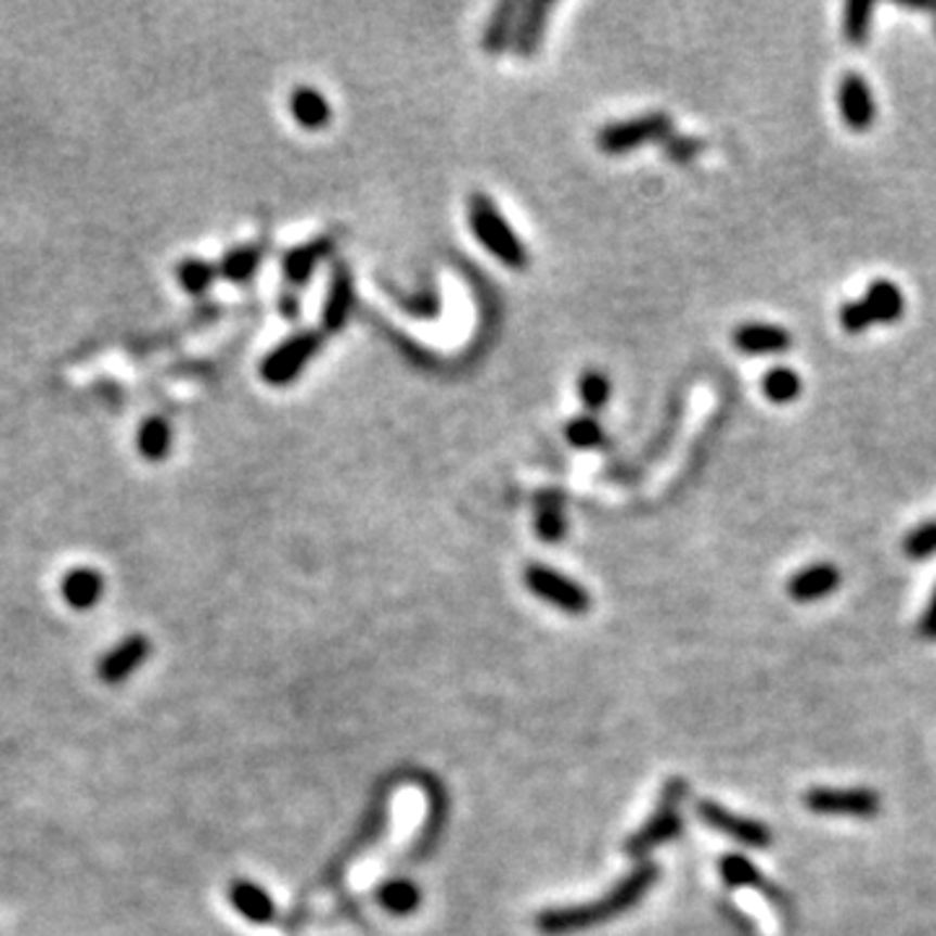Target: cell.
<instances>
[{"label":"cell","mask_w":936,"mask_h":936,"mask_svg":"<svg viewBox=\"0 0 936 936\" xmlns=\"http://www.w3.org/2000/svg\"><path fill=\"white\" fill-rule=\"evenodd\" d=\"M526 586L534 595H539V599L549 601V604L567 614H586L591 608V595H588L586 588L552 567L528 565Z\"/></svg>","instance_id":"7"},{"label":"cell","mask_w":936,"mask_h":936,"mask_svg":"<svg viewBox=\"0 0 936 936\" xmlns=\"http://www.w3.org/2000/svg\"><path fill=\"white\" fill-rule=\"evenodd\" d=\"M804 807L817 817H846V820H874L882 798L872 788H809Z\"/></svg>","instance_id":"5"},{"label":"cell","mask_w":936,"mask_h":936,"mask_svg":"<svg viewBox=\"0 0 936 936\" xmlns=\"http://www.w3.org/2000/svg\"><path fill=\"white\" fill-rule=\"evenodd\" d=\"M175 277H178V284L188 294H195V297H201V294H206L208 290H211L214 281L219 279V264H208V260H203V258H185L178 264V271H175Z\"/></svg>","instance_id":"26"},{"label":"cell","mask_w":936,"mask_h":936,"mask_svg":"<svg viewBox=\"0 0 936 936\" xmlns=\"http://www.w3.org/2000/svg\"><path fill=\"white\" fill-rule=\"evenodd\" d=\"M837 323H841V329L850 333V336H861V333H867L874 325L872 316H869L867 305H863V299H848V303L841 305V312H837Z\"/></svg>","instance_id":"32"},{"label":"cell","mask_w":936,"mask_h":936,"mask_svg":"<svg viewBox=\"0 0 936 936\" xmlns=\"http://www.w3.org/2000/svg\"><path fill=\"white\" fill-rule=\"evenodd\" d=\"M260 260H264L260 247L255 245L234 247V251H229L225 258L219 260V277L232 281V284H245V281H251L255 277Z\"/></svg>","instance_id":"24"},{"label":"cell","mask_w":936,"mask_h":936,"mask_svg":"<svg viewBox=\"0 0 936 936\" xmlns=\"http://www.w3.org/2000/svg\"><path fill=\"white\" fill-rule=\"evenodd\" d=\"M902 554L908 560L924 562L936 554V521H924L911 528L902 539Z\"/></svg>","instance_id":"30"},{"label":"cell","mask_w":936,"mask_h":936,"mask_svg":"<svg viewBox=\"0 0 936 936\" xmlns=\"http://www.w3.org/2000/svg\"><path fill=\"white\" fill-rule=\"evenodd\" d=\"M731 342L742 355L749 357H778L794 346V336L775 323H762V320H752V323L736 325L731 333Z\"/></svg>","instance_id":"11"},{"label":"cell","mask_w":936,"mask_h":936,"mask_svg":"<svg viewBox=\"0 0 936 936\" xmlns=\"http://www.w3.org/2000/svg\"><path fill=\"white\" fill-rule=\"evenodd\" d=\"M837 110L850 133H867L876 120V100L869 81L856 70H848L837 84Z\"/></svg>","instance_id":"9"},{"label":"cell","mask_w":936,"mask_h":936,"mask_svg":"<svg viewBox=\"0 0 936 936\" xmlns=\"http://www.w3.org/2000/svg\"><path fill=\"white\" fill-rule=\"evenodd\" d=\"M697 817L708 824V828L716 830V833L731 837V841L742 843V846L747 848L759 850L772 846V830L768 824L752 820V817L734 815L731 809H726L716 802H708V798L697 802Z\"/></svg>","instance_id":"8"},{"label":"cell","mask_w":936,"mask_h":936,"mask_svg":"<svg viewBox=\"0 0 936 936\" xmlns=\"http://www.w3.org/2000/svg\"><path fill=\"white\" fill-rule=\"evenodd\" d=\"M149 656H152V640L141 632L128 634L115 647H110L107 653H102L100 661H97V677L104 684H123L141 669V664Z\"/></svg>","instance_id":"10"},{"label":"cell","mask_w":936,"mask_h":936,"mask_svg":"<svg viewBox=\"0 0 936 936\" xmlns=\"http://www.w3.org/2000/svg\"><path fill=\"white\" fill-rule=\"evenodd\" d=\"M863 305H867L869 316H872L874 325H895L906 318L908 303L906 294H902L900 284L889 279H874L872 284L863 292Z\"/></svg>","instance_id":"14"},{"label":"cell","mask_w":936,"mask_h":936,"mask_svg":"<svg viewBox=\"0 0 936 936\" xmlns=\"http://www.w3.org/2000/svg\"><path fill=\"white\" fill-rule=\"evenodd\" d=\"M536 534L547 544H557L565 539L567 534V518H565V497L554 489H547L536 497Z\"/></svg>","instance_id":"18"},{"label":"cell","mask_w":936,"mask_h":936,"mask_svg":"<svg viewBox=\"0 0 936 936\" xmlns=\"http://www.w3.org/2000/svg\"><path fill=\"white\" fill-rule=\"evenodd\" d=\"M351 307H355V281H351L349 266L344 260H336L331 273L329 297H325L323 305V329L329 333L342 331L351 316Z\"/></svg>","instance_id":"13"},{"label":"cell","mask_w":936,"mask_h":936,"mask_svg":"<svg viewBox=\"0 0 936 936\" xmlns=\"http://www.w3.org/2000/svg\"><path fill=\"white\" fill-rule=\"evenodd\" d=\"M469 225L474 238L487 247L489 255H495L502 266L513 268V271H526L528 268V251L510 221L502 216L495 201L484 193H474L469 198Z\"/></svg>","instance_id":"2"},{"label":"cell","mask_w":936,"mask_h":936,"mask_svg":"<svg viewBox=\"0 0 936 936\" xmlns=\"http://www.w3.org/2000/svg\"><path fill=\"white\" fill-rule=\"evenodd\" d=\"M331 247L333 242L329 238H320L316 242H307V245L294 247V251L286 253L284 260H281L284 279L290 281L292 286H305L307 281L312 279V273H316L320 260L331 253Z\"/></svg>","instance_id":"17"},{"label":"cell","mask_w":936,"mask_h":936,"mask_svg":"<svg viewBox=\"0 0 936 936\" xmlns=\"http://www.w3.org/2000/svg\"><path fill=\"white\" fill-rule=\"evenodd\" d=\"M136 448L149 463L165 461L172 453V424H169V419L159 414L143 419L139 435H136Z\"/></svg>","instance_id":"20"},{"label":"cell","mask_w":936,"mask_h":936,"mask_svg":"<svg viewBox=\"0 0 936 936\" xmlns=\"http://www.w3.org/2000/svg\"><path fill=\"white\" fill-rule=\"evenodd\" d=\"M565 437L573 448L578 450H593L601 448L606 443V429L599 419L593 416H575L573 422H567Z\"/></svg>","instance_id":"29"},{"label":"cell","mask_w":936,"mask_h":936,"mask_svg":"<svg viewBox=\"0 0 936 936\" xmlns=\"http://www.w3.org/2000/svg\"><path fill=\"white\" fill-rule=\"evenodd\" d=\"M687 796V783L684 781H669L664 785V796L656 815L647 820L643 828L627 841V854L630 856H645L653 848L664 846V843L674 841L682 833V815H679V802Z\"/></svg>","instance_id":"4"},{"label":"cell","mask_w":936,"mask_h":936,"mask_svg":"<svg viewBox=\"0 0 936 936\" xmlns=\"http://www.w3.org/2000/svg\"><path fill=\"white\" fill-rule=\"evenodd\" d=\"M658 880V867L656 863H643L634 872L621 880L612 893L604 895L601 900L588 902V906H575V908H557V911H547L539 915V928L547 934H569L578 932V928H591L601 921L614 919V915L630 911L632 906H638L645 898V893L656 885Z\"/></svg>","instance_id":"1"},{"label":"cell","mask_w":936,"mask_h":936,"mask_svg":"<svg viewBox=\"0 0 936 936\" xmlns=\"http://www.w3.org/2000/svg\"><path fill=\"white\" fill-rule=\"evenodd\" d=\"M718 872H721L723 885L734 887V889H768L762 880V872L757 869L755 861H749L747 856L742 854H729L723 856L721 863H718Z\"/></svg>","instance_id":"25"},{"label":"cell","mask_w":936,"mask_h":936,"mask_svg":"<svg viewBox=\"0 0 936 936\" xmlns=\"http://www.w3.org/2000/svg\"><path fill=\"white\" fill-rule=\"evenodd\" d=\"M841 569L830 565V562H817V565H807L791 575L785 593H788L796 604H815V601L833 595L837 588H841Z\"/></svg>","instance_id":"12"},{"label":"cell","mask_w":936,"mask_h":936,"mask_svg":"<svg viewBox=\"0 0 936 936\" xmlns=\"http://www.w3.org/2000/svg\"><path fill=\"white\" fill-rule=\"evenodd\" d=\"M290 110L294 120L299 123L305 130H323L331 123V104L312 87H299L292 91L290 97Z\"/></svg>","instance_id":"19"},{"label":"cell","mask_w":936,"mask_h":936,"mask_svg":"<svg viewBox=\"0 0 936 936\" xmlns=\"http://www.w3.org/2000/svg\"><path fill=\"white\" fill-rule=\"evenodd\" d=\"M229 900L238 908V913L245 915L253 924H268V921L273 919V913H277L273 900L268 898L266 889L255 885V882H234V885L229 887Z\"/></svg>","instance_id":"21"},{"label":"cell","mask_w":936,"mask_h":936,"mask_svg":"<svg viewBox=\"0 0 936 936\" xmlns=\"http://www.w3.org/2000/svg\"><path fill=\"white\" fill-rule=\"evenodd\" d=\"M552 5L549 3H523L518 11V22H515V37H513V50L521 57H531L536 50L541 48V39L547 31V18Z\"/></svg>","instance_id":"16"},{"label":"cell","mask_w":936,"mask_h":936,"mask_svg":"<svg viewBox=\"0 0 936 936\" xmlns=\"http://www.w3.org/2000/svg\"><path fill=\"white\" fill-rule=\"evenodd\" d=\"M919 632H921V638H926V640H936V588H934L932 599H928V604H926V608H924V614H921Z\"/></svg>","instance_id":"34"},{"label":"cell","mask_w":936,"mask_h":936,"mask_svg":"<svg viewBox=\"0 0 936 936\" xmlns=\"http://www.w3.org/2000/svg\"><path fill=\"white\" fill-rule=\"evenodd\" d=\"M674 130V117L669 113H645L630 120L612 123V126L601 128L595 136V143L604 154H630L634 149L645 146V143L669 141Z\"/></svg>","instance_id":"3"},{"label":"cell","mask_w":936,"mask_h":936,"mask_svg":"<svg viewBox=\"0 0 936 936\" xmlns=\"http://www.w3.org/2000/svg\"><path fill=\"white\" fill-rule=\"evenodd\" d=\"M380 902H383L385 911H390L396 915H406L419 906V887H414L411 882H406V880H396V882H390V885H385L383 889H380Z\"/></svg>","instance_id":"31"},{"label":"cell","mask_w":936,"mask_h":936,"mask_svg":"<svg viewBox=\"0 0 936 936\" xmlns=\"http://www.w3.org/2000/svg\"><path fill=\"white\" fill-rule=\"evenodd\" d=\"M804 393V380L794 368L788 364H775L762 375V396L770 403L785 406L798 401V396Z\"/></svg>","instance_id":"23"},{"label":"cell","mask_w":936,"mask_h":936,"mask_svg":"<svg viewBox=\"0 0 936 936\" xmlns=\"http://www.w3.org/2000/svg\"><path fill=\"white\" fill-rule=\"evenodd\" d=\"M320 344H323V336L318 331L294 333L260 362V377L268 385H277V388L294 383L299 372L307 368V362L318 355Z\"/></svg>","instance_id":"6"},{"label":"cell","mask_w":936,"mask_h":936,"mask_svg":"<svg viewBox=\"0 0 936 936\" xmlns=\"http://www.w3.org/2000/svg\"><path fill=\"white\" fill-rule=\"evenodd\" d=\"M578 398L591 414L606 409L608 398H612V383L601 370H586L578 377Z\"/></svg>","instance_id":"28"},{"label":"cell","mask_w":936,"mask_h":936,"mask_svg":"<svg viewBox=\"0 0 936 936\" xmlns=\"http://www.w3.org/2000/svg\"><path fill=\"white\" fill-rule=\"evenodd\" d=\"M518 11H521L518 3H502L495 9L492 18H489V24H487V29H484V39H482V48L487 50L489 55H500V52L513 48Z\"/></svg>","instance_id":"22"},{"label":"cell","mask_w":936,"mask_h":936,"mask_svg":"<svg viewBox=\"0 0 936 936\" xmlns=\"http://www.w3.org/2000/svg\"><path fill=\"white\" fill-rule=\"evenodd\" d=\"M700 149H703V143L695 141V139H669L666 141V152H669L671 159H677V162L692 159V156H695Z\"/></svg>","instance_id":"33"},{"label":"cell","mask_w":936,"mask_h":936,"mask_svg":"<svg viewBox=\"0 0 936 936\" xmlns=\"http://www.w3.org/2000/svg\"><path fill=\"white\" fill-rule=\"evenodd\" d=\"M61 593L65 604L76 612H89L104 595V578L94 567H74L63 575Z\"/></svg>","instance_id":"15"},{"label":"cell","mask_w":936,"mask_h":936,"mask_svg":"<svg viewBox=\"0 0 936 936\" xmlns=\"http://www.w3.org/2000/svg\"><path fill=\"white\" fill-rule=\"evenodd\" d=\"M874 3H848L846 9H843V37H846V42L850 48H863V44L869 42V37H872V26H874Z\"/></svg>","instance_id":"27"}]
</instances>
